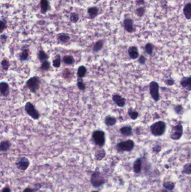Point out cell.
Wrapping results in <instances>:
<instances>
[{
  "instance_id": "obj_1",
  "label": "cell",
  "mask_w": 191,
  "mask_h": 192,
  "mask_svg": "<svg viewBox=\"0 0 191 192\" xmlns=\"http://www.w3.org/2000/svg\"><path fill=\"white\" fill-rule=\"evenodd\" d=\"M150 130L154 136H161L166 130V124L164 121H157L150 126Z\"/></svg>"
},
{
  "instance_id": "obj_2",
  "label": "cell",
  "mask_w": 191,
  "mask_h": 192,
  "mask_svg": "<svg viewBox=\"0 0 191 192\" xmlns=\"http://www.w3.org/2000/svg\"><path fill=\"white\" fill-rule=\"evenodd\" d=\"M93 139L97 146L103 147L106 141V135L104 131L97 130L94 131L92 134Z\"/></svg>"
},
{
  "instance_id": "obj_3",
  "label": "cell",
  "mask_w": 191,
  "mask_h": 192,
  "mask_svg": "<svg viewBox=\"0 0 191 192\" xmlns=\"http://www.w3.org/2000/svg\"><path fill=\"white\" fill-rule=\"evenodd\" d=\"M40 80L38 76H33L26 81V86L31 92L35 93L39 87Z\"/></svg>"
},
{
  "instance_id": "obj_4",
  "label": "cell",
  "mask_w": 191,
  "mask_h": 192,
  "mask_svg": "<svg viewBox=\"0 0 191 192\" xmlns=\"http://www.w3.org/2000/svg\"><path fill=\"white\" fill-rule=\"evenodd\" d=\"M25 110L27 114L34 120H38L39 119V113L36 110L32 103L30 102H26L25 104Z\"/></svg>"
},
{
  "instance_id": "obj_5",
  "label": "cell",
  "mask_w": 191,
  "mask_h": 192,
  "mask_svg": "<svg viewBox=\"0 0 191 192\" xmlns=\"http://www.w3.org/2000/svg\"><path fill=\"white\" fill-rule=\"evenodd\" d=\"M183 126L181 123H179V124L172 128L170 133V137L173 140H179L183 135Z\"/></svg>"
},
{
  "instance_id": "obj_6",
  "label": "cell",
  "mask_w": 191,
  "mask_h": 192,
  "mask_svg": "<svg viewBox=\"0 0 191 192\" xmlns=\"http://www.w3.org/2000/svg\"><path fill=\"white\" fill-rule=\"evenodd\" d=\"M159 89V86L156 81H152L150 83L149 90H150V95L152 99L156 102H157L160 99Z\"/></svg>"
},
{
  "instance_id": "obj_7",
  "label": "cell",
  "mask_w": 191,
  "mask_h": 192,
  "mask_svg": "<svg viewBox=\"0 0 191 192\" xmlns=\"http://www.w3.org/2000/svg\"><path fill=\"white\" fill-rule=\"evenodd\" d=\"M135 146L132 140L128 139L126 141H122L117 145V148L120 151H131Z\"/></svg>"
},
{
  "instance_id": "obj_8",
  "label": "cell",
  "mask_w": 191,
  "mask_h": 192,
  "mask_svg": "<svg viewBox=\"0 0 191 192\" xmlns=\"http://www.w3.org/2000/svg\"><path fill=\"white\" fill-rule=\"evenodd\" d=\"M91 182L94 187H99L104 183V178L98 172H94L91 177Z\"/></svg>"
},
{
  "instance_id": "obj_9",
  "label": "cell",
  "mask_w": 191,
  "mask_h": 192,
  "mask_svg": "<svg viewBox=\"0 0 191 192\" xmlns=\"http://www.w3.org/2000/svg\"><path fill=\"white\" fill-rule=\"evenodd\" d=\"M123 26L125 29L130 33H132L135 31V28L133 25V21L130 18L125 19L123 20Z\"/></svg>"
},
{
  "instance_id": "obj_10",
  "label": "cell",
  "mask_w": 191,
  "mask_h": 192,
  "mask_svg": "<svg viewBox=\"0 0 191 192\" xmlns=\"http://www.w3.org/2000/svg\"><path fill=\"white\" fill-rule=\"evenodd\" d=\"M112 99L116 105L120 107H123L126 105V99L119 95H114Z\"/></svg>"
},
{
  "instance_id": "obj_11",
  "label": "cell",
  "mask_w": 191,
  "mask_h": 192,
  "mask_svg": "<svg viewBox=\"0 0 191 192\" xmlns=\"http://www.w3.org/2000/svg\"><path fill=\"white\" fill-rule=\"evenodd\" d=\"M181 85L187 91H191V76L182 78L180 81Z\"/></svg>"
},
{
  "instance_id": "obj_12",
  "label": "cell",
  "mask_w": 191,
  "mask_h": 192,
  "mask_svg": "<svg viewBox=\"0 0 191 192\" xmlns=\"http://www.w3.org/2000/svg\"><path fill=\"white\" fill-rule=\"evenodd\" d=\"M128 53L129 56L132 60H136L139 56V51L136 46L130 47L128 50Z\"/></svg>"
},
{
  "instance_id": "obj_13",
  "label": "cell",
  "mask_w": 191,
  "mask_h": 192,
  "mask_svg": "<svg viewBox=\"0 0 191 192\" xmlns=\"http://www.w3.org/2000/svg\"><path fill=\"white\" fill-rule=\"evenodd\" d=\"M29 160L25 157L21 158L20 160L16 163L17 166L21 170L26 169L29 166Z\"/></svg>"
},
{
  "instance_id": "obj_14",
  "label": "cell",
  "mask_w": 191,
  "mask_h": 192,
  "mask_svg": "<svg viewBox=\"0 0 191 192\" xmlns=\"http://www.w3.org/2000/svg\"><path fill=\"white\" fill-rule=\"evenodd\" d=\"M0 91H1V93L2 95L5 96V97L8 96L9 94V91H10L9 84L5 81L1 82Z\"/></svg>"
},
{
  "instance_id": "obj_15",
  "label": "cell",
  "mask_w": 191,
  "mask_h": 192,
  "mask_svg": "<svg viewBox=\"0 0 191 192\" xmlns=\"http://www.w3.org/2000/svg\"><path fill=\"white\" fill-rule=\"evenodd\" d=\"M98 12H99V9L95 6L90 7L87 9V14L89 15V18L91 19H94L96 16L98 15Z\"/></svg>"
},
{
  "instance_id": "obj_16",
  "label": "cell",
  "mask_w": 191,
  "mask_h": 192,
  "mask_svg": "<svg viewBox=\"0 0 191 192\" xmlns=\"http://www.w3.org/2000/svg\"><path fill=\"white\" fill-rule=\"evenodd\" d=\"M183 14L187 20L191 19V3L189 2L184 6L183 8Z\"/></svg>"
},
{
  "instance_id": "obj_17",
  "label": "cell",
  "mask_w": 191,
  "mask_h": 192,
  "mask_svg": "<svg viewBox=\"0 0 191 192\" xmlns=\"http://www.w3.org/2000/svg\"><path fill=\"white\" fill-rule=\"evenodd\" d=\"M121 134L125 136H131L132 134V128L131 126H123L120 129Z\"/></svg>"
},
{
  "instance_id": "obj_18",
  "label": "cell",
  "mask_w": 191,
  "mask_h": 192,
  "mask_svg": "<svg viewBox=\"0 0 191 192\" xmlns=\"http://www.w3.org/2000/svg\"><path fill=\"white\" fill-rule=\"evenodd\" d=\"M104 122L106 125L108 126H114L117 123V119L114 116H106L104 120Z\"/></svg>"
},
{
  "instance_id": "obj_19",
  "label": "cell",
  "mask_w": 191,
  "mask_h": 192,
  "mask_svg": "<svg viewBox=\"0 0 191 192\" xmlns=\"http://www.w3.org/2000/svg\"><path fill=\"white\" fill-rule=\"evenodd\" d=\"M49 9V2L48 0H41L40 1V11L42 14H44Z\"/></svg>"
},
{
  "instance_id": "obj_20",
  "label": "cell",
  "mask_w": 191,
  "mask_h": 192,
  "mask_svg": "<svg viewBox=\"0 0 191 192\" xmlns=\"http://www.w3.org/2000/svg\"><path fill=\"white\" fill-rule=\"evenodd\" d=\"M87 69L84 66H80L77 71V75L78 78H82L86 75Z\"/></svg>"
},
{
  "instance_id": "obj_21",
  "label": "cell",
  "mask_w": 191,
  "mask_h": 192,
  "mask_svg": "<svg viewBox=\"0 0 191 192\" xmlns=\"http://www.w3.org/2000/svg\"><path fill=\"white\" fill-rule=\"evenodd\" d=\"M63 61L66 65H72L75 62V60L72 56L66 55L63 58Z\"/></svg>"
},
{
  "instance_id": "obj_22",
  "label": "cell",
  "mask_w": 191,
  "mask_h": 192,
  "mask_svg": "<svg viewBox=\"0 0 191 192\" xmlns=\"http://www.w3.org/2000/svg\"><path fill=\"white\" fill-rule=\"evenodd\" d=\"M128 114L132 120H136L139 117V113L137 111L134 110L133 108H130L128 110Z\"/></svg>"
},
{
  "instance_id": "obj_23",
  "label": "cell",
  "mask_w": 191,
  "mask_h": 192,
  "mask_svg": "<svg viewBox=\"0 0 191 192\" xmlns=\"http://www.w3.org/2000/svg\"><path fill=\"white\" fill-rule=\"evenodd\" d=\"M103 42L102 40H98L94 44V47H93V52H98L103 48Z\"/></svg>"
},
{
  "instance_id": "obj_24",
  "label": "cell",
  "mask_w": 191,
  "mask_h": 192,
  "mask_svg": "<svg viewBox=\"0 0 191 192\" xmlns=\"http://www.w3.org/2000/svg\"><path fill=\"white\" fill-rule=\"evenodd\" d=\"M38 57L39 60L42 62L47 60L49 59V56L43 50H40L39 51L38 54Z\"/></svg>"
},
{
  "instance_id": "obj_25",
  "label": "cell",
  "mask_w": 191,
  "mask_h": 192,
  "mask_svg": "<svg viewBox=\"0 0 191 192\" xmlns=\"http://www.w3.org/2000/svg\"><path fill=\"white\" fill-rule=\"evenodd\" d=\"M10 147V143L7 141H1V151H7Z\"/></svg>"
},
{
  "instance_id": "obj_26",
  "label": "cell",
  "mask_w": 191,
  "mask_h": 192,
  "mask_svg": "<svg viewBox=\"0 0 191 192\" xmlns=\"http://www.w3.org/2000/svg\"><path fill=\"white\" fill-rule=\"evenodd\" d=\"M141 162L140 158H138L136 160V161L135 162L134 166H133V170L136 173H139L140 172L141 170Z\"/></svg>"
},
{
  "instance_id": "obj_27",
  "label": "cell",
  "mask_w": 191,
  "mask_h": 192,
  "mask_svg": "<svg viewBox=\"0 0 191 192\" xmlns=\"http://www.w3.org/2000/svg\"><path fill=\"white\" fill-rule=\"evenodd\" d=\"M28 57H29V51L27 49L24 50L19 54V59L21 61L26 60Z\"/></svg>"
},
{
  "instance_id": "obj_28",
  "label": "cell",
  "mask_w": 191,
  "mask_h": 192,
  "mask_svg": "<svg viewBox=\"0 0 191 192\" xmlns=\"http://www.w3.org/2000/svg\"><path fill=\"white\" fill-rule=\"evenodd\" d=\"M58 39L61 42L66 43V42H67L68 41H69V40H70V37L67 34L62 33L58 35Z\"/></svg>"
},
{
  "instance_id": "obj_29",
  "label": "cell",
  "mask_w": 191,
  "mask_h": 192,
  "mask_svg": "<svg viewBox=\"0 0 191 192\" xmlns=\"http://www.w3.org/2000/svg\"><path fill=\"white\" fill-rule=\"evenodd\" d=\"M145 51L146 53L149 55H151L152 54L153 52V49H154V46L152 45V44L151 43H147L145 47Z\"/></svg>"
},
{
  "instance_id": "obj_30",
  "label": "cell",
  "mask_w": 191,
  "mask_h": 192,
  "mask_svg": "<svg viewBox=\"0 0 191 192\" xmlns=\"http://www.w3.org/2000/svg\"><path fill=\"white\" fill-rule=\"evenodd\" d=\"M77 86L78 88L80 91H84L86 89V86L85 84L84 83V82H83L82 78H78L77 83Z\"/></svg>"
},
{
  "instance_id": "obj_31",
  "label": "cell",
  "mask_w": 191,
  "mask_h": 192,
  "mask_svg": "<svg viewBox=\"0 0 191 192\" xmlns=\"http://www.w3.org/2000/svg\"><path fill=\"white\" fill-rule=\"evenodd\" d=\"M61 56L60 55H57L56 57L53 61V66L56 67H60L61 66Z\"/></svg>"
},
{
  "instance_id": "obj_32",
  "label": "cell",
  "mask_w": 191,
  "mask_h": 192,
  "mask_svg": "<svg viewBox=\"0 0 191 192\" xmlns=\"http://www.w3.org/2000/svg\"><path fill=\"white\" fill-rule=\"evenodd\" d=\"M50 62L48 60H45L42 62L40 69L43 70L47 71L50 69Z\"/></svg>"
},
{
  "instance_id": "obj_33",
  "label": "cell",
  "mask_w": 191,
  "mask_h": 192,
  "mask_svg": "<svg viewBox=\"0 0 191 192\" xmlns=\"http://www.w3.org/2000/svg\"><path fill=\"white\" fill-rule=\"evenodd\" d=\"M145 9L144 7H140L138 9H137L136 10V15H137L139 17H142L144 15H145Z\"/></svg>"
},
{
  "instance_id": "obj_34",
  "label": "cell",
  "mask_w": 191,
  "mask_h": 192,
  "mask_svg": "<svg viewBox=\"0 0 191 192\" xmlns=\"http://www.w3.org/2000/svg\"><path fill=\"white\" fill-rule=\"evenodd\" d=\"M1 66L2 69L5 71L8 70L10 67V62L7 59H4L1 62Z\"/></svg>"
},
{
  "instance_id": "obj_35",
  "label": "cell",
  "mask_w": 191,
  "mask_h": 192,
  "mask_svg": "<svg viewBox=\"0 0 191 192\" xmlns=\"http://www.w3.org/2000/svg\"><path fill=\"white\" fill-rule=\"evenodd\" d=\"M183 172L184 174H191V162L190 163H187L186 165H184L183 167Z\"/></svg>"
},
{
  "instance_id": "obj_36",
  "label": "cell",
  "mask_w": 191,
  "mask_h": 192,
  "mask_svg": "<svg viewBox=\"0 0 191 192\" xmlns=\"http://www.w3.org/2000/svg\"><path fill=\"white\" fill-rule=\"evenodd\" d=\"M79 19V15H77L75 12H73L71 14L70 20L72 23L77 22Z\"/></svg>"
},
{
  "instance_id": "obj_37",
  "label": "cell",
  "mask_w": 191,
  "mask_h": 192,
  "mask_svg": "<svg viewBox=\"0 0 191 192\" xmlns=\"http://www.w3.org/2000/svg\"><path fill=\"white\" fill-rule=\"evenodd\" d=\"M105 154L106 153H105V151H104V149H101L96 153V157L98 160H101V158H103L104 157Z\"/></svg>"
},
{
  "instance_id": "obj_38",
  "label": "cell",
  "mask_w": 191,
  "mask_h": 192,
  "mask_svg": "<svg viewBox=\"0 0 191 192\" xmlns=\"http://www.w3.org/2000/svg\"><path fill=\"white\" fill-rule=\"evenodd\" d=\"M174 183L172 182H166L164 184V187L166 189H168V190H171L174 188Z\"/></svg>"
},
{
  "instance_id": "obj_39",
  "label": "cell",
  "mask_w": 191,
  "mask_h": 192,
  "mask_svg": "<svg viewBox=\"0 0 191 192\" xmlns=\"http://www.w3.org/2000/svg\"><path fill=\"white\" fill-rule=\"evenodd\" d=\"M6 28V23L5 20H1V23H0V30H1V33H2L3 31L5 30Z\"/></svg>"
},
{
  "instance_id": "obj_40",
  "label": "cell",
  "mask_w": 191,
  "mask_h": 192,
  "mask_svg": "<svg viewBox=\"0 0 191 192\" xmlns=\"http://www.w3.org/2000/svg\"><path fill=\"white\" fill-rule=\"evenodd\" d=\"M183 110V107L181 105H176L174 107V111L176 112L177 114H181L182 111Z\"/></svg>"
},
{
  "instance_id": "obj_41",
  "label": "cell",
  "mask_w": 191,
  "mask_h": 192,
  "mask_svg": "<svg viewBox=\"0 0 191 192\" xmlns=\"http://www.w3.org/2000/svg\"><path fill=\"white\" fill-rule=\"evenodd\" d=\"M146 57L144 56L141 55L140 57V58H139V62L141 65H144L145 64V62H146Z\"/></svg>"
},
{
  "instance_id": "obj_42",
  "label": "cell",
  "mask_w": 191,
  "mask_h": 192,
  "mask_svg": "<svg viewBox=\"0 0 191 192\" xmlns=\"http://www.w3.org/2000/svg\"><path fill=\"white\" fill-rule=\"evenodd\" d=\"M174 81L173 79H167L165 81V83L168 86H173L174 84Z\"/></svg>"
},
{
  "instance_id": "obj_43",
  "label": "cell",
  "mask_w": 191,
  "mask_h": 192,
  "mask_svg": "<svg viewBox=\"0 0 191 192\" xmlns=\"http://www.w3.org/2000/svg\"><path fill=\"white\" fill-rule=\"evenodd\" d=\"M7 40V36L6 35H1V43H4L5 41Z\"/></svg>"
},
{
  "instance_id": "obj_44",
  "label": "cell",
  "mask_w": 191,
  "mask_h": 192,
  "mask_svg": "<svg viewBox=\"0 0 191 192\" xmlns=\"http://www.w3.org/2000/svg\"><path fill=\"white\" fill-rule=\"evenodd\" d=\"M1 192H10V189L9 188H4Z\"/></svg>"
},
{
  "instance_id": "obj_45",
  "label": "cell",
  "mask_w": 191,
  "mask_h": 192,
  "mask_svg": "<svg viewBox=\"0 0 191 192\" xmlns=\"http://www.w3.org/2000/svg\"><path fill=\"white\" fill-rule=\"evenodd\" d=\"M24 192H33V191H32V190H31V189H25V191H24Z\"/></svg>"
},
{
  "instance_id": "obj_46",
  "label": "cell",
  "mask_w": 191,
  "mask_h": 192,
  "mask_svg": "<svg viewBox=\"0 0 191 192\" xmlns=\"http://www.w3.org/2000/svg\"><path fill=\"white\" fill-rule=\"evenodd\" d=\"M163 192H171V191H166V190H165V191H163Z\"/></svg>"
},
{
  "instance_id": "obj_47",
  "label": "cell",
  "mask_w": 191,
  "mask_h": 192,
  "mask_svg": "<svg viewBox=\"0 0 191 192\" xmlns=\"http://www.w3.org/2000/svg\"></svg>"
}]
</instances>
